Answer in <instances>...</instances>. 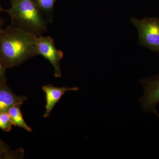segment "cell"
Wrapping results in <instances>:
<instances>
[{
	"mask_svg": "<svg viewBox=\"0 0 159 159\" xmlns=\"http://www.w3.org/2000/svg\"><path fill=\"white\" fill-rule=\"evenodd\" d=\"M130 21L138 29L139 44L159 53V19L132 18Z\"/></svg>",
	"mask_w": 159,
	"mask_h": 159,
	"instance_id": "3957f363",
	"label": "cell"
},
{
	"mask_svg": "<svg viewBox=\"0 0 159 159\" xmlns=\"http://www.w3.org/2000/svg\"><path fill=\"white\" fill-rule=\"evenodd\" d=\"M20 107L21 105L14 106L7 111L10 116L11 123L15 126L20 127L29 132H31L32 129L27 125L24 120Z\"/></svg>",
	"mask_w": 159,
	"mask_h": 159,
	"instance_id": "ba28073f",
	"label": "cell"
},
{
	"mask_svg": "<svg viewBox=\"0 0 159 159\" xmlns=\"http://www.w3.org/2000/svg\"><path fill=\"white\" fill-rule=\"evenodd\" d=\"M7 68L0 58V84L7 83L6 73Z\"/></svg>",
	"mask_w": 159,
	"mask_h": 159,
	"instance_id": "7c38bea8",
	"label": "cell"
},
{
	"mask_svg": "<svg viewBox=\"0 0 159 159\" xmlns=\"http://www.w3.org/2000/svg\"><path fill=\"white\" fill-rule=\"evenodd\" d=\"M27 99L26 97L15 94L7 83L0 84V112H7L14 106L22 105Z\"/></svg>",
	"mask_w": 159,
	"mask_h": 159,
	"instance_id": "52a82bcc",
	"label": "cell"
},
{
	"mask_svg": "<svg viewBox=\"0 0 159 159\" xmlns=\"http://www.w3.org/2000/svg\"><path fill=\"white\" fill-rule=\"evenodd\" d=\"M5 10H6L3 9L2 7L1 6V4H0V16H1V13L3 11H5ZM0 19H1V17H0Z\"/></svg>",
	"mask_w": 159,
	"mask_h": 159,
	"instance_id": "5bb4252c",
	"label": "cell"
},
{
	"mask_svg": "<svg viewBox=\"0 0 159 159\" xmlns=\"http://www.w3.org/2000/svg\"><path fill=\"white\" fill-rule=\"evenodd\" d=\"M12 124L8 112H0V129L8 132L12 129Z\"/></svg>",
	"mask_w": 159,
	"mask_h": 159,
	"instance_id": "8fae6325",
	"label": "cell"
},
{
	"mask_svg": "<svg viewBox=\"0 0 159 159\" xmlns=\"http://www.w3.org/2000/svg\"><path fill=\"white\" fill-rule=\"evenodd\" d=\"M45 15L49 23L53 21L54 6L57 0H35Z\"/></svg>",
	"mask_w": 159,
	"mask_h": 159,
	"instance_id": "30bf717a",
	"label": "cell"
},
{
	"mask_svg": "<svg viewBox=\"0 0 159 159\" xmlns=\"http://www.w3.org/2000/svg\"><path fill=\"white\" fill-rule=\"evenodd\" d=\"M24 152L22 148L13 150L2 140H0V159H21Z\"/></svg>",
	"mask_w": 159,
	"mask_h": 159,
	"instance_id": "9c48e42d",
	"label": "cell"
},
{
	"mask_svg": "<svg viewBox=\"0 0 159 159\" xmlns=\"http://www.w3.org/2000/svg\"><path fill=\"white\" fill-rule=\"evenodd\" d=\"M5 10L11 18L12 27L41 35L48 30L49 22L35 0H16Z\"/></svg>",
	"mask_w": 159,
	"mask_h": 159,
	"instance_id": "7a4b0ae2",
	"label": "cell"
},
{
	"mask_svg": "<svg viewBox=\"0 0 159 159\" xmlns=\"http://www.w3.org/2000/svg\"><path fill=\"white\" fill-rule=\"evenodd\" d=\"M42 89L45 93L46 100L45 111L43 117L47 118L50 116L54 107L66 92L68 91H77L79 89L77 87H57L54 86L52 84H48L43 86Z\"/></svg>",
	"mask_w": 159,
	"mask_h": 159,
	"instance_id": "8992f818",
	"label": "cell"
},
{
	"mask_svg": "<svg viewBox=\"0 0 159 159\" xmlns=\"http://www.w3.org/2000/svg\"><path fill=\"white\" fill-rule=\"evenodd\" d=\"M4 22L3 19H0V31L3 29Z\"/></svg>",
	"mask_w": 159,
	"mask_h": 159,
	"instance_id": "4fadbf2b",
	"label": "cell"
},
{
	"mask_svg": "<svg viewBox=\"0 0 159 159\" xmlns=\"http://www.w3.org/2000/svg\"><path fill=\"white\" fill-rule=\"evenodd\" d=\"M37 36L11 25L0 31V58L7 69L18 66L37 56Z\"/></svg>",
	"mask_w": 159,
	"mask_h": 159,
	"instance_id": "6da1fadb",
	"label": "cell"
},
{
	"mask_svg": "<svg viewBox=\"0 0 159 159\" xmlns=\"http://www.w3.org/2000/svg\"><path fill=\"white\" fill-rule=\"evenodd\" d=\"M16 0H10V2H11V3L14 2H15Z\"/></svg>",
	"mask_w": 159,
	"mask_h": 159,
	"instance_id": "9a60e30c",
	"label": "cell"
},
{
	"mask_svg": "<svg viewBox=\"0 0 159 159\" xmlns=\"http://www.w3.org/2000/svg\"><path fill=\"white\" fill-rule=\"evenodd\" d=\"M140 83L144 89V93L139 99L145 112L152 111L159 118L156 107L159 102V74L144 78L140 80Z\"/></svg>",
	"mask_w": 159,
	"mask_h": 159,
	"instance_id": "5b68a950",
	"label": "cell"
},
{
	"mask_svg": "<svg viewBox=\"0 0 159 159\" xmlns=\"http://www.w3.org/2000/svg\"><path fill=\"white\" fill-rule=\"evenodd\" d=\"M36 53L49 61L54 70V76L61 77L60 61L64 57L62 51L57 50L53 38L50 36H38L36 42Z\"/></svg>",
	"mask_w": 159,
	"mask_h": 159,
	"instance_id": "277c9868",
	"label": "cell"
}]
</instances>
